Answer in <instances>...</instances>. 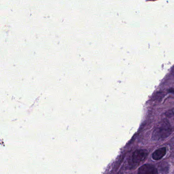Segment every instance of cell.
I'll list each match as a JSON object with an SVG mask.
<instances>
[{"instance_id":"1","label":"cell","mask_w":174,"mask_h":174,"mask_svg":"<svg viewBox=\"0 0 174 174\" xmlns=\"http://www.w3.org/2000/svg\"><path fill=\"white\" fill-rule=\"evenodd\" d=\"M172 132V128L169 121L164 120L158 123L154 130L152 135L153 140L155 141L166 139Z\"/></svg>"},{"instance_id":"2","label":"cell","mask_w":174,"mask_h":174,"mask_svg":"<svg viewBox=\"0 0 174 174\" xmlns=\"http://www.w3.org/2000/svg\"><path fill=\"white\" fill-rule=\"evenodd\" d=\"M148 152L146 150H137L133 152L132 156L131 161L133 165L140 164L145 161L148 156Z\"/></svg>"},{"instance_id":"3","label":"cell","mask_w":174,"mask_h":174,"mask_svg":"<svg viewBox=\"0 0 174 174\" xmlns=\"http://www.w3.org/2000/svg\"><path fill=\"white\" fill-rule=\"evenodd\" d=\"M137 174H158V171L155 166L146 164L140 167Z\"/></svg>"},{"instance_id":"4","label":"cell","mask_w":174,"mask_h":174,"mask_svg":"<svg viewBox=\"0 0 174 174\" xmlns=\"http://www.w3.org/2000/svg\"><path fill=\"white\" fill-rule=\"evenodd\" d=\"M166 152V149L165 147L158 149L153 153L152 158L155 161H158L161 159L162 158L165 156Z\"/></svg>"},{"instance_id":"5","label":"cell","mask_w":174,"mask_h":174,"mask_svg":"<svg viewBox=\"0 0 174 174\" xmlns=\"http://www.w3.org/2000/svg\"><path fill=\"white\" fill-rule=\"evenodd\" d=\"M169 92L174 94V89H169Z\"/></svg>"}]
</instances>
